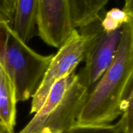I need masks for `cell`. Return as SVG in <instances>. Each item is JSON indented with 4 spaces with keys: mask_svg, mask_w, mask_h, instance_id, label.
Returning <instances> with one entry per match:
<instances>
[{
    "mask_svg": "<svg viewBox=\"0 0 133 133\" xmlns=\"http://www.w3.org/2000/svg\"><path fill=\"white\" fill-rule=\"evenodd\" d=\"M2 21H5V20H3L2 19V18H1V17L0 16V23H1V22H2Z\"/></svg>",
    "mask_w": 133,
    "mask_h": 133,
    "instance_id": "cell-16",
    "label": "cell"
},
{
    "mask_svg": "<svg viewBox=\"0 0 133 133\" xmlns=\"http://www.w3.org/2000/svg\"><path fill=\"white\" fill-rule=\"evenodd\" d=\"M63 133H121L118 123L111 125H74Z\"/></svg>",
    "mask_w": 133,
    "mask_h": 133,
    "instance_id": "cell-12",
    "label": "cell"
},
{
    "mask_svg": "<svg viewBox=\"0 0 133 133\" xmlns=\"http://www.w3.org/2000/svg\"><path fill=\"white\" fill-rule=\"evenodd\" d=\"M101 18L81 27L87 39L85 65L77 74L79 82L88 91L96 84L114 60L122 34V27L106 32L101 25Z\"/></svg>",
    "mask_w": 133,
    "mask_h": 133,
    "instance_id": "cell-4",
    "label": "cell"
},
{
    "mask_svg": "<svg viewBox=\"0 0 133 133\" xmlns=\"http://www.w3.org/2000/svg\"><path fill=\"white\" fill-rule=\"evenodd\" d=\"M87 46L85 35L74 29L58 52L53 55L38 89L32 97L31 114L40 109L55 82L75 72L78 65L84 59Z\"/></svg>",
    "mask_w": 133,
    "mask_h": 133,
    "instance_id": "cell-5",
    "label": "cell"
},
{
    "mask_svg": "<svg viewBox=\"0 0 133 133\" xmlns=\"http://www.w3.org/2000/svg\"><path fill=\"white\" fill-rule=\"evenodd\" d=\"M122 113L118 121L121 133H133V87L132 84L127 89L122 104Z\"/></svg>",
    "mask_w": 133,
    "mask_h": 133,
    "instance_id": "cell-11",
    "label": "cell"
},
{
    "mask_svg": "<svg viewBox=\"0 0 133 133\" xmlns=\"http://www.w3.org/2000/svg\"><path fill=\"white\" fill-rule=\"evenodd\" d=\"M35 133H63L61 130H57V129H51L49 127H44L40 130H38Z\"/></svg>",
    "mask_w": 133,
    "mask_h": 133,
    "instance_id": "cell-14",
    "label": "cell"
},
{
    "mask_svg": "<svg viewBox=\"0 0 133 133\" xmlns=\"http://www.w3.org/2000/svg\"><path fill=\"white\" fill-rule=\"evenodd\" d=\"M37 14L38 0H16L11 27L24 43L37 33Z\"/></svg>",
    "mask_w": 133,
    "mask_h": 133,
    "instance_id": "cell-8",
    "label": "cell"
},
{
    "mask_svg": "<svg viewBox=\"0 0 133 133\" xmlns=\"http://www.w3.org/2000/svg\"><path fill=\"white\" fill-rule=\"evenodd\" d=\"M123 9L129 13H133L132 0H125V3Z\"/></svg>",
    "mask_w": 133,
    "mask_h": 133,
    "instance_id": "cell-15",
    "label": "cell"
},
{
    "mask_svg": "<svg viewBox=\"0 0 133 133\" xmlns=\"http://www.w3.org/2000/svg\"><path fill=\"white\" fill-rule=\"evenodd\" d=\"M133 78V21L125 23L114 60L89 91L75 125H107L122 113Z\"/></svg>",
    "mask_w": 133,
    "mask_h": 133,
    "instance_id": "cell-1",
    "label": "cell"
},
{
    "mask_svg": "<svg viewBox=\"0 0 133 133\" xmlns=\"http://www.w3.org/2000/svg\"><path fill=\"white\" fill-rule=\"evenodd\" d=\"M53 57L38 53L18 37L9 22H1L0 59L14 83L17 102L33 96Z\"/></svg>",
    "mask_w": 133,
    "mask_h": 133,
    "instance_id": "cell-2",
    "label": "cell"
},
{
    "mask_svg": "<svg viewBox=\"0 0 133 133\" xmlns=\"http://www.w3.org/2000/svg\"><path fill=\"white\" fill-rule=\"evenodd\" d=\"M88 92L75 72L61 78L53 85L32 119L18 133H35L44 127L64 132L75 125Z\"/></svg>",
    "mask_w": 133,
    "mask_h": 133,
    "instance_id": "cell-3",
    "label": "cell"
},
{
    "mask_svg": "<svg viewBox=\"0 0 133 133\" xmlns=\"http://www.w3.org/2000/svg\"><path fill=\"white\" fill-rule=\"evenodd\" d=\"M74 29L68 0H38L37 31L46 44L59 48Z\"/></svg>",
    "mask_w": 133,
    "mask_h": 133,
    "instance_id": "cell-6",
    "label": "cell"
},
{
    "mask_svg": "<svg viewBox=\"0 0 133 133\" xmlns=\"http://www.w3.org/2000/svg\"><path fill=\"white\" fill-rule=\"evenodd\" d=\"M131 21H133V13L123 9L113 8L101 20V25L106 32H110L122 28L125 23Z\"/></svg>",
    "mask_w": 133,
    "mask_h": 133,
    "instance_id": "cell-10",
    "label": "cell"
},
{
    "mask_svg": "<svg viewBox=\"0 0 133 133\" xmlns=\"http://www.w3.org/2000/svg\"><path fill=\"white\" fill-rule=\"evenodd\" d=\"M16 0H0V16L12 24Z\"/></svg>",
    "mask_w": 133,
    "mask_h": 133,
    "instance_id": "cell-13",
    "label": "cell"
},
{
    "mask_svg": "<svg viewBox=\"0 0 133 133\" xmlns=\"http://www.w3.org/2000/svg\"><path fill=\"white\" fill-rule=\"evenodd\" d=\"M0 133H3V132H1V130H0Z\"/></svg>",
    "mask_w": 133,
    "mask_h": 133,
    "instance_id": "cell-18",
    "label": "cell"
},
{
    "mask_svg": "<svg viewBox=\"0 0 133 133\" xmlns=\"http://www.w3.org/2000/svg\"><path fill=\"white\" fill-rule=\"evenodd\" d=\"M73 27L81 28L96 21L109 0H68Z\"/></svg>",
    "mask_w": 133,
    "mask_h": 133,
    "instance_id": "cell-9",
    "label": "cell"
},
{
    "mask_svg": "<svg viewBox=\"0 0 133 133\" xmlns=\"http://www.w3.org/2000/svg\"><path fill=\"white\" fill-rule=\"evenodd\" d=\"M0 61V130L3 133H14L17 103L15 87L3 63Z\"/></svg>",
    "mask_w": 133,
    "mask_h": 133,
    "instance_id": "cell-7",
    "label": "cell"
},
{
    "mask_svg": "<svg viewBox=\"0 0 133 133\" xmlns=\"http://www.w3.org/2000/svg\"><path fill=\"white\" fill-rule=\"evenodd\" d=\"M1 62L0 61V72H1Z\"/></svg>",
    "mask_w": 133,
    "mask_h": 133,
    "instance_id": "cell-17",
    "label": "cell"
}]
</instances>
